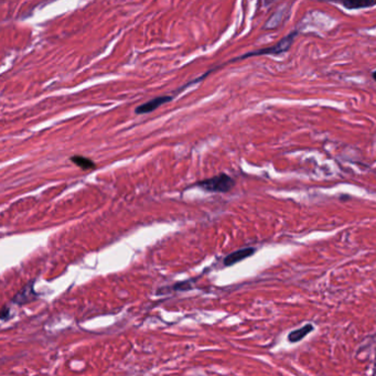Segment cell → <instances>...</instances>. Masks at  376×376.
Returning <instances> with one entry per match:
<instances>
[{
    "instance_id": "6da1fadb",
    "label": "cell",
    "mask_w": 376,
    "mask_h": 376,
    "mask_svg": "<svg viewBox=\"0 0 376 376\" xmlns=\"http://www.w3.org/2000/svg\"><path fill=\"white\" fill-rule=\"evenodd\" d=\"M298 36V32L294 31L289 33L288 36H286L285 38H283L279 42L276 43L273 46L269 48H264V49H260V50H255L252 52H247L245 54L241 55V57L235 58L233 60H231L228 63H232V62L235 61H240V60H244L247 58H254V57H261V55H277V54H281L290 50L291 45L294 44V41L296 39V37Z\"/></svg>"
},
{
    "instance_id": "7a4b0ae2",
    "label": "cell",
    "mask_w": 376,
    "mask_h": 376,
    "mask_svg": "<svg viewBox=\"0 0 376 376\" xmlns=\"http://www.w3.org/2000/svg\"><path fill=\"white\" fill-rule=\"evenodd\" d=\"M197 185L205 191L225 193L233 189V186L235 185V181L229 176L225 175V173H221V175L215 177L199 181Z\"/></svg>"
},
{
    "instance_id": "3957f363",
    "label": "cell",
    "mask_w": 376,
    "mask_h": 376,
    "mask_svg": "<svg viewBox=\"0 0 376 376\" xmlns=\"http://www.w3.org/2000/svg\"><path fill=\"white\" fill-rule=\"evenodd\" d=\"M172 100H173V96H169V95H163V96L155 97V99H152V100H150L148 102H146L145 104H142V105H139L135 109V113L137 115H144V114L151 113V111L156 110L160 106H162L163 104L169 103Z\"/></svg>"
},
{
    "instance_id": "277c9868",
    "label": "cell",
    "mask_w": 376,
    "mask_h": 376,
    "mask_svg": "<svg viewBox=\"0 0 376 376\" xmlns=\"http://www.w3.org/2000/svg\"><path fill=\"white\" fill-rule=\"evenodd\" d=\"M255 253V248L253 247H247V248H243L240 250H236V252L229 254L225 257L224 260V265L226 266H232L234 264L239 263L243 260L247 258V257L252 256Z\"/></svg>"
},
{
    "instance_id": "5b68a950",
    "label": "cell",
    "mask_w": 376,
    "mask_h": 376,
    "mask_svg": "<svg viewBox=\"0 0 376 376\" xmlns=\"http://www.w3.org/2000/svg\"><path fill=\"white\" fill-rule=\"evenodd\" d=\"M340 3L349 10L366 9L376 6V0H340Z\"/></svg>"
},
{
    "instance_id": "8992f818",
    "label": "cell",
    "mask_w": 376,
    "mask_h": 376,
    "mask_svg": "<svg viewBox=\"0 0 376 376\" xmlns=\"http://www.w3.org/2000/svg\"><path fill=\"white\" fill-rule=\"evenodd\" d=\"M37 297V294L33 291L32 287H25L19 294L16 295V297L13 298V302L19 303V304H24L26 302H30L32 301L34 298Z\"/></svg>"
},
{
    "instance_id": "52a82bcc",
    "label": "cell",
    "mask_w": 376,
    "mask_h": 376,
    "mask_svg": "<svg viewBox=\"0 0 376 376\" xmlns=\"http://www.w3.org/2000/svg\"><path fill=\"white\" fill-rule=\"evenodd\" d=\"M312 330H313V325L312 324H307V325L302 326V328H300V329L290 332L289 336H288L289 342H291V343L299 342V341H301L306 336H308V334Z\"/></svg>"
},
{
    "instance_id": "ba28073f",
    "label": "cell",
    "mask_w": 376,
    "mask_h": 376,
    "mask_svg": "<svg viewBox=\"0 0 376 376\" xmlns=\"http://www.w3.org/2000/svg\"><path fill=\"white\" fill-rule=\"evenodd\" d=\"M71 161L78 167H80V168L83 170H88V169L95 168V163L92 161V160L83 157V156H73L71 158Z\"/></svg>"
},
{
    "instance_id": "9c48e42d",
    "label": "cell",
    "mask_w": 376,
    "mask_h": 376,
    "mask_svg": "<svg viewBox=\"0 0 376 376\" xmlns=\"http://www.w3.org/2000/svg\"><path fill=\"white\" fill-rule=\"evenodd\" d=\"M173 290H190L192 289V286L190 281H182V283H178L176 285L172 286Z\"/></svg>"
},
{
    "instance_id": "30bf717a",
    "label": "cell",
    "mask_w": 376,
    "mask_h": 376,
    "mask_svg": "<svg viewBox=\"0 0 376 376\" xmlns=\"http://www.w3.org/2000/svg\"><path fill=\"white\" fill-rule=\"evenodd\" d=\"M9 313H10V309L8 307L3 308L2 312H0V318H2L3 321H6V320L9 318Z\"/></svg>"
},
{
    "instance_id": "8fae6325",
    "label": "cell",
    "mask_w": 376,
    "mask_h": 376,
    "mask_svg": "<svg viewBox=\"0 0 376 376\" xmlns=\"http://www.w3.org/2000/svg\"><path fill=\"white\" fill-rule=\"evenodd\" d=\"M372 78L374 79V81H376V71H374V72L372 73Z\"/></svg>"
}]
</instances>
